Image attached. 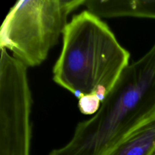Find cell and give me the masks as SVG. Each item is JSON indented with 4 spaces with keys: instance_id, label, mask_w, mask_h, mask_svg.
<instances>
[{
    "instance_id": "cell-1",
    "label": "cell",
    "mask_w": 155,
    "mask_h": 155,
    "mask_svg": "<svg viewBox=\"0 0 155 155\" xmlns=\"http://www.w3.org/2000/svg\"><path fill=\"white\" fill-rule=\"evenodd\" d=\"M155 114V43L129 64L93 116L76 125L58 155H106Z\"/></svg>"
},
{
    "instance_id": "cell-2",
    "label": "cell",
    "mask_w": 155,
    "mask_h": 155,
    "mask_svg": "<svg viewBox=\"0 0 155 155\" xmlns=\"http://www.w3.org/2000/svg\"><path fill=\"white\" fill-rule=\"evenodd\" d=\"M130 54L101 18L84 10L68 22L53 79L78 99L102 102L129 64Z\"/></svg>"
},
{
    "instance_id": "cell-3",
    "label": "cell",
    "mask_w": 155,
    "mask_h": 155,
    "mask_svg": "<svg viewBox=\"0 0 155 155\" xmlns=\"http://www.w3.org/2000/svg\"><path fill=\"white\" fill-rule=\"evenodd\" d=\"M85 0H21L1 27L0 47L27 68L41 65L57 44L68 16Z\"/></svg>"
},
{
    "instance_id": "cell-4",
    "label": "cell",
    "mask_w": 155,
    "mask_h": 155,
    "mask_svg": "<svg viewBox=\"0 0 155 155\" xmlns=\"http://www.w3.org/2000/svg\"><path fill=\"white\" fill-rule=\"evenodd\" d=\"M33 100L13 92L0 98V155H30Z\"/></svg>"
},
{
    "instance_id": "cell-5",
    "label": "cell",
    "mask_w": 155,
    "mask_h": 155,
    "mask_svg": "<svg viewBox=\"0 0 155 155\" xmlns=\"http://www.w3.org/2000/svg\"><path fill=\"white\" fill-rule=\"evenodd\" d=\"M84 5L101 18L128 16L155 19V1L85 0Z\"/></svg>"
},
{
    "instance_id": "cell-6",
    "label": "cell",
    "mask_w": 155,
    "mask_h": 155,
    "mask_svg": "<svg viewBox=\"0 0 155 155\" xmlns=\"http://www.w3.org/2000/svg\"><path fill=\"white\" fill-rule=\"evenodd\" d=\"M155 114L141 124L106 155H154Z\"/></svg>"
},
{
    "instance_id": "cell-7",
    "label": "cell",
    "mask_w": 155,
    "mask_h": 155,
    "mask_svg": "<svg viewBox=\"0 0 155 155\" xmlns=\"http://www.w3.org/2000/svg\"><path fill=\"white\" fill-rule=\"evenodd\" d=\"M101 104V101L97 97L93 96L81 97L79 99L78 102V107L81 112L87 115L95 114Z\"/></svg>"
},
{
    "instance_id": "cell-8",
    "label": "cell",
    "mask_w": 155,
    "mask_h": 155,
    "mask_svg": "<svg viewBox=\"0 0 155 155\" xmlns=\"http://www.w3.org/2000/svg\"><path fill=\"white\" fill-rule=\"evenodd\" d=\"M154 155H155V154H154Z\"/></svg>"
}]
</instances>
